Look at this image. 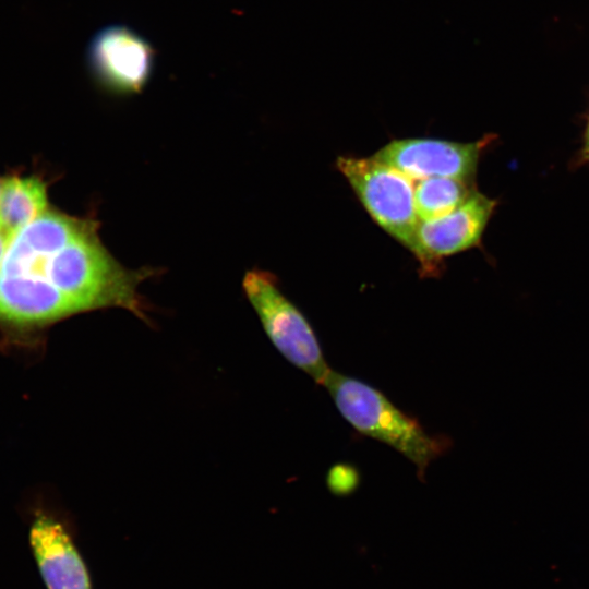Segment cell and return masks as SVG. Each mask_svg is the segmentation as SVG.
<instances>
[{
    "label": "cell",
    "mask_w": 589,
    "mask_h": 589,
    "mask_svg": "<svg viewBox=\"0 0 589 589\" xmlns=\"http://www.w3.org/2000/svg\"><path fill=\"white\" fill-rule=\"evenodd\" d=\"M323 385L354 430L408 458L417 467L421 480L430 462L449 449L447 436L429 434L416 418L401 411L365 382L332 370Z\"/></svg>",
    "instance_id": "2"
},
{
    "label": "cell",
    "mask_w": 589,
    "mask_h": 589,
    "mask_svg": "<svg viewBox=\"0 0 589 589\" xmlns=\"http://www.w3.org/2000/svg\"><path fill=\"white\" fill-rule=\"evenodd\" d=\"M11 236L0 228V265L11 241Z\"/></svg>",
    "instance_id": "13"
},
{
    "label": "cell",
    "mask_w": 589,
    "mask_h": 589,
    "mask_svg": "<svg viewBox=\"0 0 589 589\" xmlns=\"http://www.w3.org/2000/svg\"><path fill=\"white\" fill-rule=\"evenodd\" d=\"M155 52L141 35L124 25H108L92 37L86 63L94 80L118 94L140 92L154 69Z\"/></svg>",
    "instance_id": "5"
},
{
    "label": "cell",
    "mask_w": 589,
    "mask_h": 589,
    "mask_svg": "<svg viewBox=\"0 0 589 589\" xmlns=\"http://www.w3.org/2000/svg\"><path fill=\"white\" fill-rule=\"evenodd\" d=\"M358 483V472L349 465H335L327 476L328 488L335 494H348Z\"/></svg>",
    "instance_id": "12"
},
{
    "label": "cell",
    "mask_w": 589,
    "mask_h": 589,
    "mask_svg": "<svg viewBox=\"0 0 589 589\" xmlns=\"http://www.w3.org/2000/svg\"><path fill=\"white\" fill-rule=\"evenodd\" d=\"M46 184L36 177H10L0 194V228L13 237L47 211Z\"/></svg>",
    "instance_id": "10"
},
{
    "label": "cell",
    "mask_w": 589,
    "mask_h": 589,
    "mask_svg": "<svg viewBox=\"0 0 589 589\" xmlns=\"http://www.w3.org/2000/svg\"><path fill=\"white\" fill-rule=\"evenodd\" d=\"M29 541L47 589H92L86 565L60 522L38 516Z\"/></svg>",
    "instance_id": "9"
},
{
    "label": "cell",
    "mask_w": 589,
    "mask_h": 589,
    "mask_svg": "<svg viewBox=\"0 0 589 589\" xmlns=\"http://www.w3.org/2000/svg\"><path fill=\"white\" fill-rule=\"evenodd\" d=\"M84 311L47 279L32 274L0 273V320L49 323Z\"/></svg>",
    "instance_id": "8"
},
{
    "label": "cell",
    "mask_w": 589,
    "mask_h": 589,
    "mask_svg": "<svg viewBox=\"0 0 589 589\" xmlns=\"http://www.w3.org/2000/svg\"><path fill=\"white\" fill-rule=\"evenodd\" d=\"M585 153H586V156L589 158V120H588V124L586 129Z\"/></svg>",
    "instance_id": "14"
},
{
    "label": "cell",
    "mask_w": 589,
    "mask_h": 589,
    "mask_svg": "<svg viewBox=\"0 0 589 589\" xmlns=\"http://www.w3.org/2000/svg\"><path fill=\"white\" fill-rule=\"evenodd\" d=\"M336 167L371 218L412 252L420 221L413 180L374 156H339Z\"/></svg>",
    "instance_id": "3"
},
{
    "label": "cell",
    "mask_w": 589,
    "mask_h": 589,
    "mask_svg": "<svg viewBox=\"0 0 589 589\" xmlns=\"http://www.w3.org/2000/svg\"><path fill=\"white\" fill-rule=\"evenodd\" d=\"M473 182L455 178L432 177L414 183V206L420 220L444 216L474 191Z\"/></svg>",
    "instance_id": "11"
},
{
    "label": "cell",
    "mask_w": 589,
    "mask_h": 589,
    "mask_svg": "<svg viewBox=\"0 0 589 589\" xmlns=\"http://www.w3.org/2000/svg\"><path fill=\"white\" fill-rule=\"evenodd\" d=\"M243 290L277 350L294 366L323 385L332 371L315 333L299 309L280 291L268 272H247Z\"/></svg>",
    "instance_id": "4"
},
{
    "label": "cell",
    "mask_w": 589,
    "mask_h": 589,
    "mask_svg": "<svg viewBox=\"0 0 589 589\" xmlns=\"http://www.w3.org/2000/svg\"><path fill=\"white\" fill-rule=\"evenodd\" d=\"M497 202L474 190L450 213L420 220L416 231L413 255L424 275L438 272L444 257L477 247Z\"/></svg>",
    "instance_id": "7"
},
{
    "label": "cell",
    "mask_w": 589,
    "mask_h": 589,
    "mask_svg": "<svg viewBox=\"0 0 589 589\" xmlns=\"http://www.w3.org/2000/svg\"><path fill=\"white\" fill-rule=\"evenodd\" d=\"M17 274L46 278L84 311L118 306L143 316L137 286L152 271L123 267L104 247L96 227L53 253L29 255Z\"/></svg>",
    "instance_id": "1"
},
{
    "label": "cell",
    "mask_w": 589,
    "mask_h": 589,
    "mask_svg": "<svg viewBox=\"0 0 589 589\" xmlns=\"http://www.w3.org/2000/svg\"><path fill=\"white\" fill-rule=\"evenodd\" d=\"M491 142H454L440 139L408 137L394 140L373 156L413 181L445 177L473 182L481 153Z\"/></svg>",
    "instance_id": "6"
},
{
    "label": "cell",
    "mask_w": 589,
    "mask_h": 589,
    "mask_svg": "<svg viewBox=\"0 0 589 589\" xmlns=\"http://www.w3.org/2000/svg\"><path fill=\"white\" fill-rule=\"evenodd\" d=\"M2 183L3 181L0 180V194H1Z\"/></svg>",
    "instance_id": "15"
}]
</instances>
